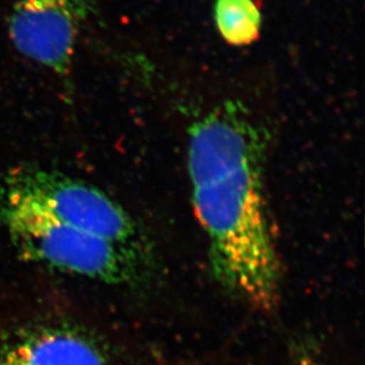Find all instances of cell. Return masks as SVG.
Here are the masks:
<instances>
[{
    "label": "cell",
    "mask_w": 365,
    "mask_h": 365,
    "mask_svg": "<svg viewBox=\"0 0 365 365\" xmlns=\"http://www.w3.org/2000/svg\"><path fill=\"white\" fill-rule=\"evenodd\" d=\"M264 150L260 131L232 104L190 129L194 208L210 240L214 276L239 299L267 311L278 300L280 266L264 200Z\"/></svg>",
    "instance_id": "6da1fadb"
},
{
    "label": "cell",
    "mask_w": 365,
    "mask_h": 365,
    "mask_svg": "<svg viewBox=\"0 0 365 365\" xmlns=\"http://www.w3.org/2000/svg\"><path fill=\"white\" fill-rule=\"evenodd\" d=\"M3 187L28 197L64 224L134 251V222L96 187L36 165L11 170Z\"/></svg>",
    "instance_id": "3957f363"
},
{
    "label": "cell",
    "mask_w": 365,
    "mask_h": 365,
    "mask_svg": "<svg viewBox=\"0 0 365 365\" xmlns=\"http://www.w3.org/2000/svg\"><path fill=\"white\" fill-rule=\"evenodd\" d=\"M93 0H19L9 21L14 48L59 76H69L81 25Z\"/></svg>",
    "instance_id": "277c9868"
},
{
    "label": "cell",
    "mask_w": 365,
    "mask_h": 365,
    "mask_svg": "<svg viewBox=\"0 0 365 365\" xmlns=\"http://www.w3.org/2000/svg\"><path fill=\"white\" fill-rule=\"evenodd\" d=\"M0 194V217L26 260L107 283L131 279L133 250L64 224L14 190L1 187Z\"/></svg>",
    "instance_id": "7a4b0ae2"
},
{
    "label": "cell",
    "mask_w": 365,
    "mask_h": 365,
    "mask_svg": "<svg viewBox=\"0 0 365 365\" xmlns=\"http://www.w3.org/2000/svg\"><path fill=\"white\" fill-rule=\"evenodd\" d=\"M0 365H108L96 345L71 331L41 330L14 341Z\"/></svg>",
    "instance_id": "5b68a950"
},
{
    "label": "cell",
    "mask_w": 365,
    "mask_h": 365,
    "mask_svg": "<svg viewBox=\"0 0 365 365\" xmlns=\"http://www.w3.org/2000/svg\"><path fill=\"white\" fill-rule=\"evenodd\" d=\"M214 18L228 44L245 46L259 38L262 14L253 0H217Z\"/></svg>",
    "instance_id": "8992f818"
}]
</instances>
